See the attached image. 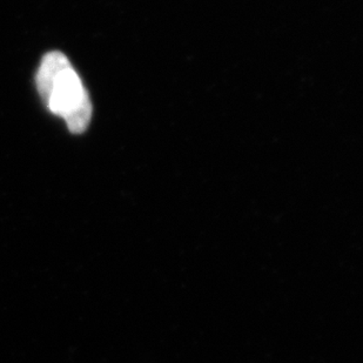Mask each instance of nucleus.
I'll return each mask as SVG.
<instances>
[{"label": "nucleus", "instance_id": "obj_1", "mask_svg": "<svg viewBox=\"0 0 363 363\" xmlns=\"http://www.w3.org/2000/svg\"><path fill=\"white\" fill-rule=\"evenodd\" d=\"M35 82L48 110L62 118L72 133L85 132L92 117V105L67 57L57 51L45 55Z\"/></svg>", "mask_w": 363, "mask_h": 363}]
</instances>
